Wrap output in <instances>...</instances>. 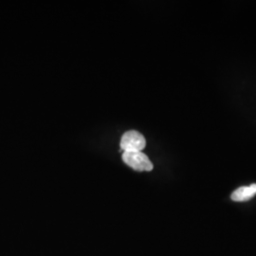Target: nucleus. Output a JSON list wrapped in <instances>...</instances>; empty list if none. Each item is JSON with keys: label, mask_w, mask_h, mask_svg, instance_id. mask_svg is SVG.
<instances>
[{"label": "nucleus", "mask_w": 256, "mask_h": 256, "mask_svg": "<svg viewBox=\"0 0 256 256\" xmlns=\"http://www.w3.org/2000/svg\"><path fill=\"white\" fill-rule=\"evenodd\" d=\"M122 160L126 164H128L129 167L133 168L138 172H149L153 170V164L151 162L149 158L144 153H142V151L124 152Z\"/></svg>", "instance_id": "obj_1"}, {"label": "nucleus", "mask_w": 256, "mask_h": 256, "mask_svg": "<svg viewBox=\"0 0 256 256\" xmlns=\"http://www.w3.org/2000/svg\"><path fill=\"white\" fill-rule=\"evenodd\" d=\"M146 146V138L138 131L126 132L120 140V149L124 152H140Z\"/></svg>", "instance_id": "obj_2"}, {"label": "nucleus", "mask_w": 256, "mask_h": 256, "mask_svg": "<svg viewBox=\"0 0 256 256\" xmlns=\"http://www.w3.org/2000/svg\"><path fill=\"white\" fill-rule=\"evenodd\" d=\"M256 196V184H252L248 186H243L236 189L232 194V200L234 202H244L250 200Z\"/></svg>", "instance_id": "obj_3"}]
</instances>
